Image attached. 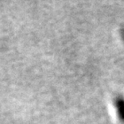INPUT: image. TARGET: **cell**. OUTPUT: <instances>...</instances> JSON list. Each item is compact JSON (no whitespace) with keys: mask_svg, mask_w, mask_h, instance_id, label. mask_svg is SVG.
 <instances>
[{"mask_svg":"<svg viewBox=\"0 0 124 124\" xmlns=\"http://www.w3.org/2000/svg\"><path fill=\"white\" fill-rule=\"evenodd\" d=\"M118 106H119L120 110V117L124 120V101L123 100H119L118 101Z\"/></svg>","mask_w":124,"mask_h":124,"instance_id":"obj_1","label":"cell"}]
</instances>
